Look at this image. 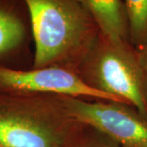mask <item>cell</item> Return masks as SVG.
<instances>
[{
  "mask_svg": "<svg viewBox=\"0 0 147 147\" xmlns=\"http://www.w3.org/2000/svg\"><path fill=\"white\" fill-rule=\"evenodd\" d=\"M94 20L105 42L124 46L128 30L123 0H80Z\"/></svg>",
  "mask_w": 147,
  "mask_h": 147,
  "instance_id": "52a82bcc",
  "label": "cell"
},
{
  "mask_svg": "<svg viewBox=\"0 0 147 147\" xmlns=\"http://www.w3.org/2000/svg\"><path fill=\"white\" fill-rule=\"evenodd\" d=\"M119 102H90L75 97L65 100L67 115L97 129L123 147H147V120Z\"/></svg>",
  "mask_w": 147,
  "mask_h": 147,
  "instance_id": "3957f363",
  "label": "cell"
},
{
  "mask_svg": "<svg viewBox=\"0 0 147 147\" xmlns=\"http://www.w3.org/2000/svg\"><path fill=\"white\" fill-rule=\"evenodd\" d=\"M144 65H145V72L147 76V50L146 53V56H145V63H144Z\"/></svg>",
  "mask_w": 147,
  "mask_h": 147,
  "instance_id": "9c48e42d",
  "label": "cell"
},
{
  "mask_svg": "<svg viewBox=\"0 0 147 147\" xmlns=\"http://www.w3.org/2000/svg\"><path fill=\"white\" fill-rule=\"evenodd\" d=\"M36 92H52L75 98L93 97L118 102L113 96L64 69L42 67L24 70L0 66V93L27 95Z\"/></svg>",
  "mask_w": 147,
  "mask_h": 147,
  "instance_id": "277c9868",
  "label": "cell"
},
{
  "mask_svg": "<svg viewBox=\"0 0 147 147\" xmlns=\"http://www.w3.org/2000/svg\"><path fill=\"white\" fill-rule=\"evenodd\" d=\"M128 30L137 40L147 39V0H123Z\"/></svg>",
  "mask_w": 147,
  "mask_h": 147,
  "instance_id": "ba28073f",
  "label": "cell"
},
{
  "mask_svg": "<svg viewBox=\"0 0 147 147\" xmlns=\"http://www.w3.org/2000/svg\"><path fill=\"white\" fill-rule=\"evenodd\" d=\"M87 147H116L112 146H106V145H93V146H89Z\"/></svg>",
  "mask_w": 147,
  "mask_h": 147,
  "instance_id": "30bf717a",
  "label": "cell"
},
{
  "mask_svg": "<svg viewBox=\"0 0 147 147\" xmlns=\"http://www.w3.org/2000/svg\"><path fill=\"white\" fill-rule=\"evenodd\" d=\"M92 64L96 88L119 103L133 105L138 114L147 115L146 97L142 69L124 46H114L104 40Z\"/></svg>",
  "mask_w": 147,
  "mask_h": 147,
  "instance_id": "7a4b0ae2",
  "label": "cell"
},
{
  "mask_svg": "<svg viewBox=\"0 0 147 147\" xmlns=\"http://www.w3.org/2000/svg\"><path fill=\"white\" fill-rule=\"evenodd\" d=\"M29 24L30 17L24 0H0V66H4V61L24 47Z\"/></svg>",
  "mask_w": 147,
  "mask_h": 147,
  "instance_id": "8992f818",
  "label": "cell"
},
{
  "mask_svg": "<svg viewBox=\"0 0 147 147\" xmlns=\"http://www.w3.org/2000/svg\"><path fill=\"white\" fill-rule=\"evenodd\" d=\"M34 41V68L61 61L99 31L80 0H24Z\"/></svg>",
  "mask_w": 147,
  "mask_h": 147,
  "instance_id": "6da1fadb",
  "label": "cell"
},
{
  "mask_svg": "<svg viewBox=\"0 0 147 147\" xmlns=\"http://www.w3.org/2000/svg\"><path fill=\"white\" fill-rule=\"evenodd\" d=\"M17 94L0 93V145L4 147H61V135Z\"/></svg>",
  "mask_w": 147,
  "mask_h": 147,
  "instance_id": "5b68a950",
  "label": "cell"
},
{
  "mask_svg": "<svg viewBox=\"0 0 147 147\" xmlns=\"http://www.w3.org/2000/svg\"><path fill=\"white\" fill-rule=\"evenodd\" d=\"M0 147H4L3 146H2V145H0Z\"/></svg>",
  "mask_w": 147,
  "mask_h": 147,
  "instance_id": "8fae6325",
  "label": "cell"
}]
</instances>
